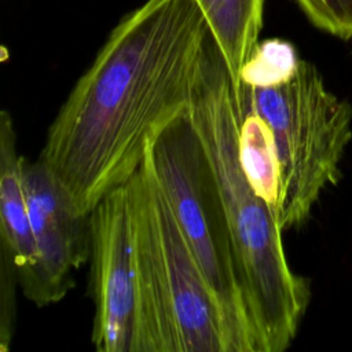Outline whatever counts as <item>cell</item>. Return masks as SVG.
I'll return each instance as SVG.
<instances>
[{
	"instance_id": "obj_1",
	"label": "cell",
	"mask_w": 352,
	"mask_h": 352,
	"mask_svg": "<svg viewBox=\"0 0 352 352\" xmlns=\"http://www.w3.org/2000/svg\"><path fill=\"white\" fill-rule=\"evenodd\" d=\"M214 37L195 0H146L110 32L54 118L40 160L89 214L182 114Z\"/></svg>"
},
{
	"instance_id": "obj_2",
	"label": "cell",
	"mask_w": 352,
	"mask_h": 352,
	"mask_svg": "<svg viewBox=\"0 0 352 352\" xmlns=\"http://www.w3.org/2000/svg\"><path fill=\"white\" fill-rule=\"evenodd\" d=\"M187 114L217 182L257 352H283L307 312L311 283L290 268L276 214L257 197L241 166L234 87L216 41L195 81Z\"/></svg>"
},
{
	"instance_id": "obj_3",
	"label": "cell",
	"mask_w": 352,
	"mask_h": 352,
	"mask_svg": "<svg viewBox=\"0 0 352 352\" xmlns=\"http://www.w3.org/2000/svg\"><path fill=\"white\" fill-rule=\"evenodd\" d=\"M146 352H232L223 309L147 154L128 180Z\"/></svg>"
},
{
	"instance_id": "obj_4",
	"label": "cell",
	"mask_w": 352,
	"mask_h": 352,
	"mask_svg": "<svg viewBox=\"0 0 352 352\" xmlns=\"http://www.w3.org/2000/svg\"><path fill=\"white\" fill-rule=\"evenodd\" d=\"M242 95L268 125L279 164L278 223L298 228L322 192L342 177L341 161L352 140V104L331 92L316 66L301 59L285 82L239 84Z\"/></svg>"
},
{
	"instance_id": "obj_5",
	"label": "cell",
	"mask_w": 352,
	"mask_h": 352,
	"mask_svg": "<svg viewBox=\"0 0 352 352\" xmlns=\"http://www.w3.org/2000/svg\"><path fill=\"white\" fill-rule=\"evenodd\" d=\"M146 154L180 230L223 309L232 352H257L256 336L236 276L217 182L187 109L151 136Z\"/></svg>"
},
{
	"instance_id": "obj_6",
	"label": "cell",
	"mask_w": 352,
	"mask_h": 352,
	"mask_svg": "<svg viewBox=\"0 0 352 352\" xmlns=\"http://www.w3.org/2000/svg\"><path fill=\"white\" fill-rule=\"evenodd\" d=\"M91 341L98 352H146L133 212L128 182L89 213Z\"/></svg>"
},
{
	"instance_id": "obj_7",
	"label": "cell",
	"mask_w": 352,
	"mask_h": 352,
	"mask_svg": "<svg viewBox=\"0 0 352 352\" xmlns=\"http://www.w3.org/2000/svg\"><path fill=\"white\" fill-rule=\"evenodd\" d=\"M22 186L37 258L21 287L29 301L45 307L69 293L73 270L89 254V214L78 210L65 184L40 158H23Z\"/></svg>"
},
{
	"instance_id": "obj_8",
	"label": "cell",
	"mask_w": 352,
	"mask_h": 352,
	"mask_svg": "<svg viewBox=\"0 0 352 352\" xmlns=\"http://www.w3.org/2000/svg\"><path fill=\"white\" fill-rule=\"evenodd\" d=\"M22 161L16 151L12 117L0 113V257L8 258L22 286L30 276L37 249L22 186Z\"/></svg>"
},
{
	"instance_id": "obj_9",
	"label": "cell",
	"mask_w": 352,
	"mask_h": 352,
	"mask_svg": "<svg viewBox=\"0 0 352 352\" xmlns=\"http://www.w3.org/2000/svg\"><path fill=\"white\" fill-rule=\"evenodd\" d=\"M224 58L234 91L241 70L258 43L265 0H195Z\"/></svg>"
},
{
	"instance_id": "obj_10",
	"label": "cell",
	"mask_w": 352,
	"mask_h": 352,
	"mask_svg": "<svg viewBox=\"0 0 352 352\" xmlns=\"http://www.w3.org/2000/svg\"><path fill=\"white\" fill-rule=\"evenodd\" d=\"M238 117V154L243 173L263 201L278 219L279 164L272 133L265 121L242 95H235Z\"/></svg>"
},
{
	"instance_id": "obj_11",
	"label": "cell",
	"mask_w": 352,
	"mask_h": 352,
	"mask_svg": "<svg viewBox=\"0 0 352 352\" xmlns=\"http://www.w3.org/2000/svg\"><path fill=\"white\" fill-rule=\"evenodd\" d=\"M300 60L290 41L282 38L258 41L241 70L239 84L270 87L285 82L296 73Z\"/></svg>"
},
{
	"instance_id": "obj_12",
	"label": "cell",
	"mask_w": 352,
	"mask_h": 352,
	"mask_svg": "<svg viewBox=\"0 0 352 352\" xmlns=\"http://www.w3.org/2000/svg\"><path fill=\"white\" fill-rule=\"evenodd\" d=\"M304 16L316 29L352 40V0H294Z\"/></svg>"
},
{
	"instance_id": "obj_13",
	"label": "cell",
	"mask_w": 352,
	"mask_h": 352,
	"mask_svg": "<svg viewBox=\"0 0 352 352\" xmlns=\"http://www.w3.org/2000/svg\"><path fill=\"white\" fill-rule=\"evenodd\" d=\"M351 55H352V48H351Z\"/></svg>"
}]
</instances>
